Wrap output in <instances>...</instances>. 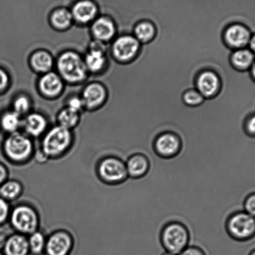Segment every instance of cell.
<instances>
[{
    "mask_svg": "<svg viewBox=\"0 0 255 255\" xmlns=\"http://www.w3.org/2000/svg\"><path fill=\"white\" fill-rule=\"evenodd\" d=\"M54 71L66 85L79 86L90 78L83 55L74 49H65L55 58Z\"/></svg>",
    "mask_w": 255,
    "mask_h": 255,
    "instance_id": "obj_1",
    "label": "cell"
},
{
    "mask_svg": "<svg viewBox=\"0 0 255 255\" xmlns=\"http://www.w3.org/2000/svg\"><path fill=\"white\" fill-rule=\"evenodd\" d=\"M1 151L9 162L24 164L34 157L35 152L33 138L22 131L6 135L1 143Z\"/></svg>",
    "mask_w": 255,
    "mask_h": 255,
    "instance_id": "obj_2",
    "label": "cell"
},
{
    "mask_svg": "<svg viewBox=\"0 0 255 255\" xmlns=\"http://www.w3.org/2000/svg\"><path fill=\"white\" fill-rule=\"evenodd\" d=\"M74 139L73 130L56 125L49 128L41 137L39 149L48 159L60 158L70 150Z\"/></svg>",
    "mask_w": 255,
    "mask_h": 255,
    "instance_id": "obj_3",
    "label": "cell"
},
{
    "mask_svg": "<svg viewBox=\"0 0 255 255\" xmlns=\"http://www.w3.org/2000/svg\"><path fill=\"white\" fill-rule=\"evenodd\" d=\"M160 239L165 252L178 255L189 246L190 235L189 230L184 224L172 221L163 227Z\"/></svg>",
    "mask_w": 255,
    "mask_h": 255,
    "instance_id": "obj_4",
    "label": "cell"
},
{
    "mask_svg": "<svg viewBox=\"0 0 255 255\" xmlns=\"http://www.w3.org/2000/svg\"><path fill=\"white\" fill-rule=\"evenodd\" d=\"M8 222L16 233L29 236L39 230L40 217L31 205L21 204L11 208Z\"/></svg>",
    "mask_w": 255,
    "mask_h": 255,
    "instance_id": "obj_5",
    "label": "cell"
},
{
    "mask_svg": "<svg viewBox=\"0 0 255 255\" xmlns=\"http://www.w3.org/2000/svg\"><path fill=\"white\" fill-rule=\"evenodd\" d=\"M226 230L235 241L250 242L255 239V217L244 210L235 212L228 218Z\"/></svg>",
    "mask_w": 255,
    "mask_h": 255,
    "instance_id": "obj_6",
    "label": "cell"
},
{
    "mask_svg": "<svg viewBox=\"0 0 255 255\" xmlns=\"http://www.w3.org/2000/svg\"><path fill=\"white\" fill-rule=\"evenodd\" d=\"M141 43L130 34H120L111 42L109 53L118 64L130 63L139 53Z\"/></svg>",
    "mask_w": 255,
    "mask_h": 255,
    "instance_id": "obj_7",
    "label": "cell"
},
{
    "mask_svg": "<svg viewBox=\"0 0 255 255\" xmlns=\"http://www.w3.org/2000/svg\"><path fill=\"white\" fill-rule=\"evenodd\" d=\"M97 172L101 180L112 186L123 184L128 178L125 161L116 155H109L101 159Z\"/></svg>",
    "mask_w": 255,
    "mask_h": 255,
    "instance_id": "obj_8",
    "label": "cell"
},
{
    "mask_svg": "<svg viewBox=\"0 0 255 255\" xmlns=\"http://www.w3.org/2000/svg\"><path fill=\"white\" fill-rule=\"evenodd\" d=\"M83 57L90 75H100L108 69L110 64L108 44L91 39Z\"/></svg>",
    "mask_w": 255,
    "mask_h": 255,
    "instance_id": "obj_9",
    "label": "cell"
},
{
    "mask_svg": "<svg viewBox=\"0 0 255 255\" xmlns=\"http://www.w3.org/2000/svg\"><path fill=\"white\" fill-rule=\"evenodd\" d=\"M85 111L95 112L100 110L107 103L110 93L105 84L92 81L84 85L80 94Z\"/></svg>",
    "mask_w": 255,
    "mask_h": 255,
    "instance_id": "obj_10",
    "label": "cell"
},
{
    "mask_svg": "<svg viewBox=\"0 0 255 255\" xmlns=\"http://www.w3.org/2000/svg\"><path fill=\"white\" fill-rule=\"evenodd\" d=\"M38 76L36 88L41 98L46 100H56L63 95L66 84L55 71Z\"/></svg>",
    "mask_w": 255,
    "mask_h": 255,
    "instance_id": "obj_11",
    "label": "cell"
},
{
    "mask_svg": "<svg viewBox=\"0 0 255 255\" xmlns=\"http://www.w3.org/2000/svg\"><path fill=\"white\" fill-rule=\"evenodd\" d=\"M182 143L179 135L172 132L160 133L153 142V148L158 157L170 159L181 152Z\"/></svg>",
    "mask_w": 255,
    "mask_h": 255,
    "instance_id": "obj_12",
    "label": "cell"
},
{
    "mask_svg": "<svg viewBox=\"0 0 255 255\" xmlns=\"http://www.w3.org/2000/svg\"><path fill=\"white\" fill-rule=\"evenodd\" d=\"M74 240L66 230H58L47 237L44 255H69L73 251Z\"/></svg>",
    "mask_w": 255,
    "mask_h": 255,
    "instance_id": "obj_13",
    "label": "cell"
},
{
    "mask_svg": "<svg viewBox=\"0 0 255 255\" xmlns=\"http://www.w3.org/2000/svg\"><path fill=\"white\" fill-rule=\"evenodd\" d=\"M91 38L105 43H111L119 34L117 23L108 16H100L89 26Z\"/></svg>",
    "mask_w": 255,
    "mask_h": 255,
    "instance_id": "obj_14",
    "label": "cell"
},
{
    "mask_svg": "<svg viewBox=\"0 0 255 255\" xmlns=\"http://www.w3.org/2000/svg\"><path fill=\"white\" fill-rule=\"evenodd\" d=\"M252 33L251 29L240 23L230 24L225 28L224 33V39L232 50L247 48L249 46Z\"/></svg>",
    "mask_w": 255,
    "mask_h": 255,
    "instance_id": "obj_15",
    "label": "cell"
},
{
    "mask_svg": "<svg viewBox=\"0 0 255 255\" xmlns=\"http://www.w3.org/2000/svg\"><path fill=\"white\" fill-rule=\"evenodd\" d=\"M222 81L219 74L212 69H205L195 79V89L205 99L215 97L220 93Z\"/></svg>",
    "mask_w": 255,
    "mask_h": 255,
    "instance_id": "obj_16",
    "label": "cell"
},
{
    "mask_svg": "<svg viewBox=\"0 0 255 255\" xmlns=\"http://www.w3.org/2000/svg\"><path fill=\"white\" fill-rule=\"evenodd\" d=\"M49 128L48 119L44 114L32 111L22 118L21 131L31 138L43 137Z\"/></svg>",
    "mask_w": 255,
    "mask_h": 255,
    "instance_id": "obj_17",
    "label": "cell"
},
{
    "mask_svg": "<svg viewBox=\"0 0 255 255\" xmlns=\"http://www.w3.org/2000/svg\"><path fill=\"white\" fill-rule=\"evenodd\" d=\"M70 11L74 25L79 27L90 26L99 16L97 6L90 0L78 1Z\"/></svg>",
    "mask_w": 255,
    "mask_h": 255,
    "instance_id": "obj_18",
    "label": "cell"
},
{
    "mask_svg": "<svg viewBox=\"0 0 255 255\" xmlns=\"http://www.w3.org/2000/svg\"><path fill=\"white\" fill-rule=\"evenodd\" d=\"M28 63L31 71L40 76L54 70L55 58L46 49H36L29 54Z\"/></svg>",
    "mask_w": 255,
    "mask_h": 255,
    "instance_id": "obj_19",
    "label": "cell"
},
{
    "mask_svg": "<svg viewBox=\"0 0 255 255\" xmlns=\"http://www.w3.org/2000/svg\"><path fill=\"white\" fill-rule=\"evenodd\" d=\"M128 178L132 179H141L149 171L150 161L143 153H136L130 155L125 161Z\"/></svg>",
    "mask_w": 255,
    "mask_h": 255,
    "instance_id": "obj_20",
    "label": "cell"
},
{
    "mask_svg": "<svg viewBox=\"0 0 255 255\" xmlns=\"http://www.w3.org/2000/svg\"><path fill=\"white\" fill-rule=\"evenodd\" d=\"M1 252L4 255H30L28 236L14 233L4 240Z\"/></svg>",
    "mask_w": 255,
    "mask_h": 255,
    "instance_id": "obj_21",
    "label": "cell"
},
{
    "mask_svg": "<svg viewBox=\"0 0 255 255\" xmlns=\"http://www.w3.org/2000/svg\"><path fill=\"white\" fill-rule=\"evenodd\" d=\"M48 21L52 29L61 33L68 31L74 25L71 11L64 8L54 9L49 14Z\"/></svg>",
    "mask_w": 255,
    "mask_h": 255,
    "instance_id": "obj_22",
    "label": "cell"
},
{
    "mask_svg": "<svg viewBox=\"0 0 255 255\" xmlns=\"http://www.w3.org/2000/svg\"><path fill=\"white\" fill-rule=\"evenodd\" d=\"M22 118L11 109L2 111L0 114V130L5 135L20 131Z\"/></svg>",
    "mask_w": 255,
    "mask_h": 255,
    "instance_id": "obj_23",
    "label": "cell"
},
{
    "mask_svg": "<svg viewBox=\"0 0 255 255\" xmlns=\"http://www.w3.org/2000/svg\"><path fill=\"white\" fill-rule=\"evenodd\" d=\"M255 61V55L249 48L235 49L230 56V62L236 70L249 71Z\"/></svg>",
    "mask_w": 255,
    "mask_h": 255,
    "instance_id": "obj_24",
    "label": "cell"
},
{
    "mask_svg": "<svg viewBox=\"0 0 255 255\" xmlns=\"http://www.w3.org/2000/svg\"><path fill=\"white\" fill-rule=\"evenodd\" d=\"M81 115L80 113L64 106L57 113L56 125L67 129L73 130L80 124Z\"/></svg>",
    "mask_w": 255,
    "mask_h": 255,
    "instance_id": "obj_25",
    "label": "cell"
},
{
    "mask_svg": "<svg viewBox=\"0 0 255 255\" xmlns=\"http://www.w3.org/2000/svg\"><path fill=\"white\" fill-rule=\"evenodd\" d=\"M23 192V185L15 179H8L0 185V197L9 203L18 199Z\"/></svg>",
    "mask_w": 255,
    "mask_h": 255,
    "instance_id": "obj_26",
    "label": "cell"
},
{
    "mask_svg": "<svg viewBox=\"0 0 255 255\" xmlns=\"http://www.w3.org/2000/svg\"><path fill=\"white\" fill-rule=\"evenodd\" d=\"M156 34V28L152 22L143 20L135 24L133 30V35L141 44L152 41Z\"/></svg>",
    "mask_w": 255,
    "mask_h": 255,
    "instance_id": "obj_27",
    "label": "cell"
},
{
    "mask_svg": "<svg viewBox=\"0 0 255 255\" xmlns=\"http://www.w3.org/2000/svg\"><path fill=\"white\" fill-rule=\"evenodd\" d=\"M10 109L23 118L33 111V101L26 93L17 94L12 100Z\"/></svg>",
    "mask_w": 255,
    "mask_h": 255,
    "instance_id": "obj_28",
    "label": "cell"
},
{
    "mask_svg": "<svg viewBox=\"0 0 255 255\" xmlns=\"http://www.w3.org/2000/svg\"><path fill=\"white\" fill-rule=\"evenodd\" d=\"M47 237L40 230L28 236L30 255H43L45 251Z\"/></svg>",
    "mask_w": 255,
    "mask_h": 255,
    "instance_id": "obj_29",
    "label": "cell"
},
{
    "mask_svg": "<svg viewBox=\"0 0 255 255\" xmlns=\"http://www.w3.org/2000/svg\"><path fill=\"white\" fill-rule=\"evenodd\" d=\"M182 98L185 105L191 107H196L201 105L205 100L204 96L196 89L187 91L183 95Z\"/></svg>",
    "mask_w": 255,
    "mask_h": 255,
    "instance_id": "obj_30",
    "label": "cell"
},
{
    "mask_svg": "<svg viewBox=\"0 0 255 255\" xmlns=\"http://www.w3.org/2000/svg\"><path fill=\"white\" fill-rule=\"evenodd\" d=\"M11 77L5 68L0 66V96L5 95L11 85Z\"/></svg>",
    "mask_w": 255,
    "mask_h": 255,
    "instance_id": "obj_31",
    "label": "cell"
},
{
    "mask_svg": "<svg viewBox=\"0 0 255 255\" xmlns=\"http://www.w3.org/2000/svg\"><path fill=\"white\" fill-rule=\"evenodd\" d=\"M66 107L71 109L77 112L82 113L85 111L83 100L80 95H74L68 96L66 99L65 106Z\"/></svg>",
    "mask_w": 255,
    "mask_h": 255,
    "instance_id": "obj_32",
    "label": "cell"
},
{
    "mask_svg": "<svg viewBox=\"0 0 255 255\" xmlns=\"http://www.w3.org/2000/svg\"><path fill=\"white\" fill-rule=\"evenodd\" d=\"M11 210L9 203L0 197V227L8 222Z\"/></svg>",
    "mask_w": 255,
    "mask_h": 255,
    "instance_id": "obj_33",
    "label": "cell"
},
{
    "mask_svg": "<svg viewBox=\"0 0 255 255\" xmlns=\"http://www.w3.org/2000/svg\"><path fill=\"white\" fill-rule=\"evenodd\" d=\"M243 210L255 217V191L250 193L245 198Z\"/></svg>",
    "mask_w": 255,
    "mask_h": 255,
    "instance_id": "obj_34",
    "label": "cell"
},
{
    "mask_svg": "<svg viewBox=\"0 0 255 255\" xmlns=\"http://www.w3.org/2000/svg\"><path fill=\"white\" fill-rule=\"evenodd\" d=\"M244 129L248 137L255 139V113L250 114L246 118Z\"/></svg>",
    "mask_w": 255,
    "mask_h": 255,
    "instance_id": "obj_35",
    "label": "cell"
},
{
    "mask_svg": "<svg viewBox=\"0 0 255 255\" xmlns=\"http://www.w3.org/2000/svg\"><path fill=\"white\" fill-rule=\"evenodd\" d=\"M178 255H207L200 248L189 245Z\"/></svg>",
    "mask_w": 255,
    "mask_h": 255,
    "instance_id": "obj_36",
    "label": "cell"
},
{
    "mask_svg": "<svg viewBox=\"0 0 255 255\" xmlns=\"http://www.w3.org/2000/svg\"><path fill=\"white\" fill-rule=\"evenodd\" d=\"M9 179L8 167L3 162H0V185Z\"/></svg>",
    "mask_w": 255,
    "mask_h": 255,
    "instance_id": "obj_37",
    "label": "cell"
},
{
    "mask_svg": "<svg viewBox=\"0 0 255 255\" xmlns=\"http://www.w3.org/2000/svg\"><path fill=\"white\" fill-rule=\"evenodd\" d=\"M249 49L255 55V33H253L251 38L249 42Z\"/></svg>",
    "mask_w": 255,
    "mask_h": 255,
    "instance_id": "obj_38",
    "label": "cell"
},
{
    "mask_svg": "<svg viewBox=\"0 0 255 255\" xmlns=\"http://www.w3.org/2000/svg\"><path fill=\"white\" fill-rule=\"evenodd\" d=\"M249 73L250 78L254 81V83H255V61L249 70Z\"/></svg>",
    "mask_w": 255,
    "mask_h": 255,
    "instance_id": "obj_39",
    "label": "cell"
},
{
    "mask_svg": "<svg viewBox=\"0 0 255 255\" xmlns=\"http://www.w3.org/2000/svg\"><path fill=\"white\" fill-rule=\"evenodd\" d=\"M248 255H255V249H253L252 250H250Z\"/></svg>",
    "mask_w": 255,
    "mask_h": 255,
    "instance_id": "obj_40",
    "label": "cell"
},
{
    "mask_svg": "<svg viewBox=\"0 0 255 255\" xmlns=\"http://www.w3.org/2000/svg\"><path fill=\"white\" fill-rule=\"evenodd\" d=\"M162 255H176L170 254V253L165 252L163 253V254Z\"/></svg>",
    "mask_w": 255,
    "mask_h": 255,
    "instance_id": "obj_41",
    "label": "cell"
},
{
    "mask_svg": "<svg viewBox=\"0 0 255 255\" xmlns=\"http://www.w3.org/2000/svg\"><path fill=\"white\" fill-rule=\"evenodd\" d=\"M0 255H4L3 252H1V250H0Z\"/></svg>",
    "mask_w": 255,
    "mask_h": 255,
    "instance_id": "obj_42",
    "label": "cell"
}]
</instances>
